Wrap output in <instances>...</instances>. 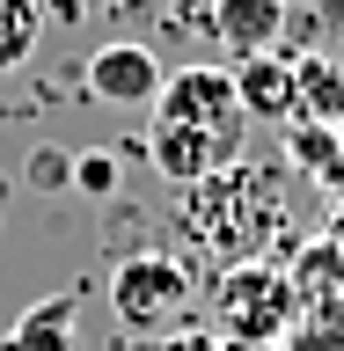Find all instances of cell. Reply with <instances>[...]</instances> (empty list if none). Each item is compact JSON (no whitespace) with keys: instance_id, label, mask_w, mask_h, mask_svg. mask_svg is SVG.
Here are the masks:
<instances>
[{"instance_id":"5b68a950","label":"cell","mask_w":344,"mask_h":351,"mask_svg":"<svg viewBox=\"0 0 344 351\" xmlns=\"http://www.w3.org/2000/svg\"><path fill=\"white\" fill-rule=\"evenodd\" d=\"M161 59H154L147 44H103L95 59H88V95L95 103H110V110H147V103H161Z\"/></svg>"},{"instance_id":"ba28073f","label":"cell","mask_w":344,"mask_h":351,"mask_svg":"<svg viewBox=\"0 0 344 351\" xmlns=\"http://www.w3.org/2000/svg\"><path fill=\"white\" fill-rule=\"evenodd\" d=\"M147 161H154L161 176H169V183H183V191H191V183H205L213 169H227L235 154H227V147H213V139H198V132L154 125V139H147Z\"/></svg>"},{"instance_id":"3957f363","label":"cell","mask_w":344,"mask_h":351,"mask_svg":"<svg viewBox=\"0 0 344 351\" xmlns=\"http://www.w3.org/2000/svg\"><path fill=\"white\" fill-rule=\"evenodd\" d=\"M293 307H301V285L271 271V263H235V271H220L213 285V322L227 344H279L286 322H293Z\"/></svg>"},{"instance_id":"277c9868","label":"cell","mask_w":344,"mask_h":351,"mask_svg":"<svg viewBox=\"0 0 344 351\" xmlns=\"http://www.w3.org/2000/svg\"><path fill=\"white\" fill-rule=\"evenodd\" d=\"M154 125H176V132H198L242 161V95H235V73L227 66H183L161 81V103H154Z\"/></svg>"},{"instance_id":"6da1fadb","label":"cell","mask_w":344,"mask_h":351,"mask_svg":"<svg viewBox=\"0 0 344 351\" xmlns=\"http://www.w3.org/2000/svg\"><path fill=\"white\" fill-rule=\"evenodd\" d=\"M176 227H183V241L198 256L227 263V271L235 263H264V249L286 234V191L264 161H227V169H213L205 183L183 191Z\"/></svg>"},{"instance_id":"30bf717a","label":"cell","mask_w":344,"mask_h":351,"mask_svg":"<svg viewBox=\"0 0 344 351\" xmlns=\"http://www.w3.org/2000/svg\"><path fill=\"white\" fill-rule=\"evenodd\" d=\"M37 37H44V8L37 0H0V73L30 66Z\"/></svg>"},{"instance_id":"8fae6325","label":"cell","mask_w":344,"mask_h":351,"mask_svg":"<svg viewBox=\"0 0 344 351\" xmlns=\"http://www.w3.org/2000/svg\"><path fill=\"white\" fill-rule=\"evenodd\" d=\"M169 351H242V344H227L220 329H183V337H176Z\"/></svg>"},{"instance_id":"7c38bea8","label":"cell","mask_w":344,"mask_h":351,"mask_svg":"<svg viewBox=\"0 0 344 351\" xmlns=\"http://www.w3.org/2000/svg\"><path fill=\"white\" fill-rule=\"evenodd\" d=\"M73 176H81L88 191H110V183H117V169H110L103 154H88V161H81V169H73Z\"/></svg>"},{"instance_id":"52a82bcc","label":"cell","mask_w":344,"mask_h":351,"mask_svg":"<svg viewBox=\"0 0 344 351\" xmlns=\"http://www.w3.org/2000/svg\"><path fill=\"white\" fill-rule=\"evenodd\" d=\"M235 95H242V117H264V125H286L293 110H301V73L271 51L235 66Z\"/></svg>"},{"instance_id":"9c48e42d","label":"cell","mask_w":344,"mask_h":351,"mask_svg":"<svg viewBox=\"0 0 344 351\" xmlns=\"http://www.w3.org/2000/svg\"><path fill=\"white\" fill-rule=\"evenodd\" d=\"M73 329H81V293H51L0 337V351H73Z\"/></svg>"},{"instance_id":"7a4b0ae2","label":"cell","mask_w":344,"mask_h":351,"mask_svg":"<svg viewBox=\"0 0 344 351\" xmlns=\"http://www.w3.org/2000/svg\"><path fill=\"white\" fill-rule=\"evenodd\" d=\"M191 263L176 256H154V249H139V256H125L117 271H110V307H117V322L139 329V337H176V329H191Z\"/></svg>"},{"instance_id":"8992f818","label":"cell","mask_w":344,"mask_h":351,"mask_svg":"<svg viewBox=\"0 0 344 351\" xmlns=\"http://www.w3.org/2000/svg\"><path fill=\"white\" fill-rule=\"evenodd\" d=\"M286 29V0H213L205 8V37H220L227 51L242 59H257V51H271Z\"/></svg>"}]
</instances>
